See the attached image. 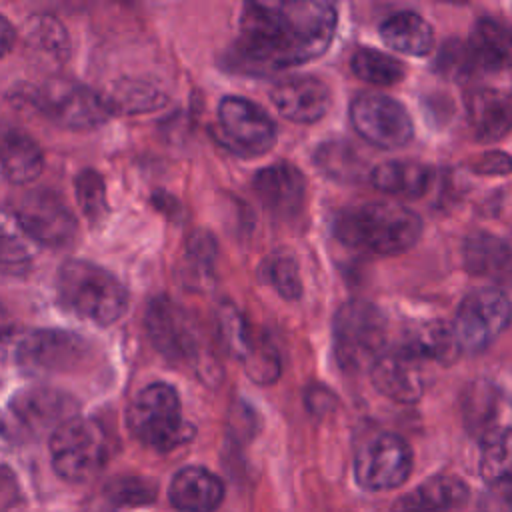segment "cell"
<instances>
[{"label":"cell","mask_w":512,"mask_h":512,"mask_svg":"<svg viewBox=\"0 0 512 512\" xmlns=\"http://www.w3.org/2000/svg\"><path fill=\"white\" fill-rule=\"evenodd\" d=\"M336 8L322 0L250 2L240 16L232 64L270 74L322 56L336 34Z\"/></svg>","instance_id":"cell-1"},{"label":"cell","mask_w":512,"mask_h":512,"mask_svg":"<svg viewBox=\"0 0 512 512\" xmlns=\"http://www.w3.org/2000/svg\"><path fill=\"white\" fill-rule=\"evenodd\" d=\"M334 234L352 250L394 256L418 242L422 220L416 212L400 204H360L338 212Z\"/></svg>","instance_id":"cell-2"},{"label":"cell","mask_w":512,"mask_h":512,"mask_svg":"<svg viewBox=\"0 0 512 512\" xmlns=\"http://www.w3.org/2000/svg\"><path fill=\"white\" fill-rule=\"evenodd\" d=\"M56 296L64 310L100 326L114 324L128 308L126 286L88 260H66L58 268Z\"/></svg>","instance_id":"cell-3"},{"label":"cell","mask_w":512,"mask_h":512,"mask_svg":"<svg viewBox=\"0 0 512 512\" xmlns=\"http://www.w3.org/2000/svg\"><path fill=\"white\" fill-rule=\"evenodd\" d=\"M78 416V402L50 386L18 390L0 408V436L10 444H30Z\"/></svg>","instance_id":"cell-4"},{"label":"cell","mask_w":512,"mask_h":512,"mask_svg":"<svg viewBox=\"0 0 512 512\" xmlns=\"http://www.w3.org/2000/svg\"><path fill=\"white\" fill-rule=\"evenodd\" d=\"M128 428L144 446L170 452L194 436V426L182 418L178 392L166 382L142 388L128 406Z\"/></svg>","instance_id":"cell-5"},{"label":"cell","mask_w":512,"mask_h":512,"mask_svg":"<svg viewBox=\"0 0 512 512\" xmlns=\"http://www.w3.org/2000/svg\"><path fill=\"white\" fill-rule=\"evenodd\" d=\"M332 340L340 368L360 372L384 352L386 320L372 302L350 300L334 316Z\"/></svg>","instance_id":"cell-6"},{"label":"cell","mask_w":512,"mask_h":512,"mask_svg":"<svg viewBox=\"0 0 512 512\" xmlns=\"http://www.w3.org/2000/svg\"><path fill=\"white\" fill-rule=\"evenodd\" d=\"M18 96L48 120L70 130L98 128L110 118L102 94L66 78L28 86Z\"/></svg>","instance_id":"cell-7"},{"label":"cell","mask_w":512,"mask_h":512,"mask_svg":"<svg viewBox=\"0 0 512 512\" xmlns=\"http://www.w3.org/2000/svg\"><path fill=\"white\" fill-rule=\"evenodd\" d=\"M144 324L150 342L170 364L190 366L202 376L212 370L196 324L176 302L166 296L154 298L146 310Z\"/></svg>","instance_id":"cell-8"},{"label":"cell","mask_w":512,"mask_h":512,"mask_svg":"<svg viewBox=\"0 0 512 512\" xmlns=\"http://www.w3.org/2000/svg\"><path fill=\"white\" fill-rule=\"evenodd\" d=\"M54 472L68 482L90 480L108 458V436L94 418L74 416L50 436Z\"/></svg>","instance_id":"cell-9"},{"label":"cell","mask_w":512,"mask_h":512,"mask_svg":"<svg viewBox=\"0 0 512 512\" xmlns=\"http://www.w3.org/2000/svg\"><path fill=\"white\" fill-rule=\"evenodd\" d=\"M94 352V344L76 332L42 328L18 342L16 362L30 376H62L90 366Z\"/></svg>","instance_id":"cell-10"},{"label":"cell","mask_w":512,"mask_h":512,"mask_svg":"<svg viewBox=\"0 0 512 512\" xmlns=\"http://www.w3.org/2000/svg\"><path fill=\"white\" fill-rule=\"evenodd\" d=\"M512 304L498 288H478L470 292L458 306L452 334L460 350L482 352L510 324Z\"/></svg>","instance_id":"cell-11"},{"label":"cell","mask_w":512,"mask_h":512,"mask_svg":"<svg viewBox=\"0 0 512 512\" xmlns=\"http://www.w3.org/2000/svg\"><path fill=\"white\" fill-rule=\"evenodd\" d=\"M18 226L46 248H68L78 236V220L52 190L24 192L14 204Z\"/></svg>","instance_id":"cell-12"},{"label":"cell","mask_w":512,"mask_h":512,"mask_svg":"<svg viewBox=\"0 0 512 512\" xmlns=\"http://www.w3.org/2000/svg\"><path fill=\"white\" fill-rule=\"evenodd\" d=\"M350 122L366 142L380 148H400L414 136L408 110L386 94H358L350 104Z\"/></svg>","instance_id":"cell-13"},{"label":"cell","mask_w":512,"mask_h":512,"mask_svg":"<svg viewBox=\"0 0 512 512\" xmlns=\"http://www.w3.org/2000/svg\"><path fill=\"white\" fill-rule=\"evenodd\" d=\"M412 470V450L404 438L392 432H382L356 454V482L370 492L392 490L404 484Z\"/></svg>","instance_id":"cell-14"},{"label":"cell","mask_w":512,"mask_h":512,"mask_svg":"<svg viewBox=\"0 0 512 512\" xmlns=\"http://www.w3.org/2000/svg\"><path fill=\"white\" fill-rule=\"evenodd\" d=\"M218 332L228 348L244 366L256 384L268 386L278 380L282 368L280 358L266 340H258L244 314L230 302L218 308Z\"/></svg>","instance_id":"cell-15"},{"label":"cell","mask_w":512,"mask_h":512,"mask_svg":"<svg viewBox=\"0 0 512 512\" xmlns=\"http://www.w3.org/2000/svg\"><path fill=\"white\" fill-rule=\"evenodd\" d=\"M218 124L230 146L242 156L268 152L278 138L276 122L242 96H224L218 104Z\"/></svg>","instance_id":"cell-16"},{"label":"cell","mask_w":512,"mask_h":512,"mask_svg":"<svg viewBox=\"0 0 512 512\" xmlns=\"http://www.w3.org/2000/svg\"><path fill=\"white\" fill-rule=\"evenodd\" d=\"M460 408L468 432L482 442L498 432L512 430V400L494 382H470L462 392Z\"/></svg>","instance_id":"cell-17"},{"label":"cell","mask_w":512,"mask_h":512,"mask_svg":"<svg viewBox=\"0 0 512 512\" xmlns=\"http://www.w3.org/2000/svg\"><path fill=\"white\" fill-rule=\"evenodd\" d=\"M424 362L408 354L404 348L382 352L370 366V378L374 388L398 402L414 404L424 394Z\"/></svg>","instance_id":"cell-18"},{"label":"cell","mask_w":512,"mask_h":512,"mask_svg":"<svg viewBox=\"0 0 512 512\" xmlns=\"http://www.w3.org/2000/svg\"><path fill=\"white\" fill-rule=\"evenodd\" d=\"M252 188L262 206L276 218H294L306 202V178L290 162H278L262 168Z\"/></svg>","instance_id":"cell-19"},{"label":"cell","mask_w":512,"mask_h":512,"mask_svg":"<svg viewBox=\"0 0 512 512\" xmlns=\"http://www.w3.org/2000/svg\"><path fill=\"white\" fill-rule=\"evenodd\" d=\"M270 98L278 112L298 124H312L326 116L330 108V90L318 78L310 74L290 76L274 84Z\"/></svg>","instance_id":"cell-20"},{"label":"cell","mask_w":512,"mask_h":512,"mask_svg":"<svg viewBox=\"0 0 512 512\" xmlns=\"http://www.w3.org/2000/svg\"><path fill=\"white\" fill-rule=\"evenodd\" d=\"M44 170V152L20 126L0 122V174L12 184H30Z\"/></svg>","instance_id":"cell-21"},{"label":"cell","mask_w":512,"mask_h":512,"mask_svg":"<svg viewBox=\"0 0 512 512\" xmlns=\"http://www.w3.org/2000/svg\"><path fill=\"white\" fill-rule=\"evenodd\" d=\"M168 496L180 512H214L224 498V484L206 468L186 466L172 478Z\"/></svg>","instance_id":"cell-22"},{"label":"cell","mask_w":512,"mask_h":512,"mask_svg":"<svg viewBox=\"0 0 512 512\" xmlns=\"http://www.w3.org/2000/svg\"><path fill=\"white\" fill-rule=\"evenodd\" d=\"M468 122L482 142L504 138L512 130V98L492 88L474 90L466 100Z\"/></svg>","instance_id":"cell-23"},{"label":"cell","mask_w":512,"mask_h":512,"mask_svg":"<svg viewBox=\"0 0 512 512\" xmlns=\"http://www.w3.org/2000/svg\"><path fill=\"white\" fill-rule=\"evenodd\" d=\"M472 66L500 72L512 66V28L494 18H480L466 44Z\"/></svg>","instance_id":"cell-24"},{"label":"cell","mask_w":512,"mask_h":512,"mask_svg":"<svg viewBox=\"0 0 512 512\" xmlns=\"http://www.w3.org/2000/svg\"><path fill=\"white\" fill-rule=\"evenodd\" d=\"M468 500V486L448 474L432 476L418 484L412 492L400 496L392 512H448Z\"/></svg>","instance_id":"cell-25"},{"label":"cell","mask_w":512,"mask_h":512,"mask_svg":"<svg viewBox=\"0 0 512 512\" xmlns=\"http://www.w3.org/2000/svg\"><path fill=\"white\" fill-rule=\"evenodd\" d=\"M380 38L390 48L410 56H424L434 48L432 26L414 10H398L384 18L380 24Z\"/></svg>","instance_id":"cell-26"},{"label":"cell","mask_w":512,"mask_h":512,"mask_svg":"<svg viewBox=\"0 0 512 512\" xmlns=\"http://www.w3.org/2000/svg\"><path fill=\"white\" fill-rule=\"evenodd\" d=\"M464 262L470 274L512 282V246L492 234L478 232L468 236L464 244Z\"/></svg>","instance_id":"cell-27"},{"label":"cell","mask_w":512,"mask_h":512,"mask_svg":"<svg viewBox=\"0 0 512 512\" xmlns=\"http://www.w3.org/2000/svg\"><path fill=\"white\" fill-rule=\"evenodd\" d=\"M400 348L418 358L420 362H438L450 364L458 354V344L452 334V326L442 320H426L412 326Z\"/></svg>","instance_id":"cell-28"},{"label":"cell","mask_w":512,"mask_h":512,"mask_svg":"<svg viewBox=\"0 0 512 512\" xmlns=\"http://www.w3.org/2000/svg\"><path fill=\"white\" fill-rule=\"evenodd\" d=\"M370 182L392 196L418 198L432 184V170L416 160H388L370 172Z\"/></svg>","instance_id":"cell-29"},{"label":"cell","mask_w":512,"mask_h":512,"mask_svg":"<svg viewBox=\"0 0 512 512\" xmlns=\"http://www.w3.org/2000/svg\"><path fill=\"white\" fill-rule=\"evenodd\" d=\"M110 114H146L166 104L168 96L148 80L124 78L102 94Z\"/></svg>","instance_id":"cell-30"},{"label":"cell","mask_w":512,"mask_h":512,"mask_svg":"<svg viewBox=\"0 0 512 512\" xmlns=\"http://www.w3.org/2000/svg\"><path fill=\"white\" fill-rule=\"evenodd\" d=\"M480 474L490 492L512 496V430L498 432L484 440Z\"/></svg>","instance_id":"cell-31"},{"label":"cell","mask_w":512,"mask_h":512,"mask_svg":"<svg viewBox=\"0 0 512 512\" xmlns=\"http://www.w3.org/2000/svg\"><path fill=\"white\" fill-rule=\"evenodd\" d=\"M350 68L360 80L376 86H392L406 76V68L398 58L368 46H362L352 54Z\"/></svg>","instance_id":"cell-32"},{"label":"cell","mask_w":512,"mask_h":512,"mask_svg":"<svg viewBox=\"0 0 512 512\" xmlns=\"http://www.w3.org/2000/svg\"><path fill=\"white\" fill-rule=\"evenodd\" d=\"M260 278L272 286L284 300H298L302 296V280L298 264L292 256L276 254L262 262Z\"/></svg>","instance_id":"cell-33"},{"label":"cell","mask_w":512,"mask_h":512,"mask_svg":"<svg viewBox=\"0 0 512 512\" xmlns=\"http://www.w3.org/2000/svg\"><path fill=\"white\" fill-rule=\"evenodd\" d=\"M28 42L34 50L54 60H66L70 54V40L66 28L52 16H42L30 22Z\"/></svg>","instance_id":"cell-34"},{"label":"cell","mask_w":512,"mask_h":512,"mask_svg":"<svg viewBox=\"0 0 512 512\" xmlns=\"http://www.w3.org/2000/svg\"><path fill=\"white\" fill-rule=\"evenodd\" d=\"M76 198L82 208V214L92 222L98 224L108 214V198H106V186L102 176L96 170H82L78 172L74 180Z\"/></svg>","instance_id":"cell-35"},{"label":"cell","mask_w":512,"mask_h":512,"mask_svg":"<svg viewBox=\"0 0 512 512\" xmlns=\"http://www.w3.org/2000/svg\"><path fill=\"white\" fill-rule=\"evenodd\" d=\"M314 158L318 168L330 178L350 180L362 172V164L348 142H324L316 150Z\"/></svg>","instance_id":"cell-36"},{"label":"cell","mask_w":512,"mask_h":512,"mask_svg":"<svg viewBox=\"0 0 512 512\" xmlns=\"http://www.w3.org/2000/svg\"><path fill=\"white\" fill-rule=\"evenodd\" d=\"M32 266V258L24 242L0 224V274L24 276Z\"/></svg>","instance_id":"cell-37"},{"label":"cell","mask_w":512,"mask_h":512,"mask_svg":"<svg viewBox=\"0 0 512 512\" xmlns=\"http://www.w3.org/2000/svg\"><path fill=\"white\" fill-rule=\"evenodd\" d=\"M438 68L442 72H446V74L456 76V78L462 76L464 72H468L470 68H474L466 44H462V42H448L442 48V54H438Z\"/></svg>","instance_id":"cell-38"},{"label":"cell","mask_w":512,"mask_h":512,"mask_svg":"<svg viewBox=\"0 0 512 512\" xmlns=\"http://www.w3.org/2000/svg\"><path fill=\"white\" fill-rule=\"evenodd\" d=\"M474 172L478 174H508L512 172V156L506 154V152H500V150H490V152H484L482 156L476 158V162L472 164Z\"/></svg>","instance_id":"cell-39"},{"label":"cell","mask_w":512,"mask_h":512,"mask_svg":"<svg viewBox=\"0 0 512 512\" xmlns=\"http://www.w3.org/2000/svg\"><path fill=\"white\" fill-rule=\"evenodd\" d=\"M16 500H18V482L6 466H0V512L14 506Z\"/></svg>","instance_id":"cell-40"},{"label":"cell","mask_w":512,"mask_h":512,"mask_svg":"<svg viewBox=\"0 0 512 512\" xmlns=\"http://www.w3.org/2000/svg\"><path fill=\"white\" fill-rule=\"evenodd\" d=\"M482 510L484 512H512V496L490 492L482 500Z\"/></svg>","instance_id":"cell-41"},{"label":"cell","mask_w":512,"mask_h":512,"mask_svg":"<svg viewBox=\"0 0 512 512\" xmlns=\"http://www.w3.org/2000/svg\"><path fill=\"white\" fill-rule=\"evenodd\" d=\"M14 42H16V28L4 14H0V60L12 50Z\"/></svg>","instance_id":"cell-42"},{"label":"cell","mask_w":512,"mask_h":512,"mask_svg":"<svg viewBox=\"0 0 512 512\" xmlns=\"http://www.w3.org/2000/svg\"><path fill=\"white\" fill-rule=\"evenodd\" d=\"M14 334H16V320L10 314V310L0 302V342H6Z\"/></svg>","instance_id":"cell-43"}]
</instances>
